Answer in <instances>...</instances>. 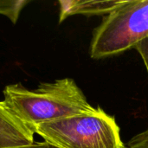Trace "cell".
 Here are the masks:
<instances>
[{
    "instance_id": "9c48e42d",
    "label": "cell",
    "mask_w": 148,
    "mask_h": 148,
    "mask_svg": "<svg viewBox=\"0 0 148 148\" xmlns=\"http://www.w3.org/2000/svg\"><path fill=\"white\" fill-rule=\"evenodd\" d=\"M4 148H60L59 147L49 143L48 141H42V142H36L33 141L30 144L28 145H23V146H17V147H4Z\"/></svg>"
},
{
    "instance_id": "8fae6325",
    "label": "cell",
    "mask_w": 148,
    "mask_h": 148,
    "mask_svg": "<svg viewBox=\"0 0 148 148\" xmlns=\"http://www.w3.org/2000/svg\"><path fill=\"white\" fill-rule=\"evenodd\" d=\"M124 148H127V147H126V146H125V147H124Z\"/></svg>"
},
{
    "instance_id": "30bf717a",
    "label": "cell",
    "mask_w": 148,
    "mask_h": 148,
    "mask_svg": "<svg viewBox=\"0 0 148 148\" xmlns=\"http://www.w3.org/2000/svg\"><path fill=\"white\" fill-rule=\"evenodd\" d=\"M4 147H8L4 143H3L2 141H0V148H4Z\"/></svg>"
},
{
    "instance_id": "7a4b0ae2",
    "label": "cell",
    "mask_w": 148,
    "mask_h": 148,
    "mask_svg": "<svg viewBox=\"0 0 148 148\" xmlns=\"http://www.w3.org/2000/svg\"><path fill=\"white\" fill-rule=\"evenodd\" d=\"M34 134L60 148H124L115 119L97 108L93 114L38 125Z\"/></svg>"
},
{
    "instance_id": "3957f363",
    "label": "cell",
    "mask_w": 148,
    "mask_h": 148,
    "mask_svg": "<svg viewBox=\"0 0 148 148\" xmlns=\"http://www.w3.org/2000/svg\"><path fill=\"white\" fill-rule=\"evenodd\" d=\"M148 38V0H128L111 11L95 29L90 56L103 59L134 48Z\"/></svg>"
},
{
    "instance_id": "52a82bcc",
    "label": "cell",
    "mask_w": 148,
    "mask_h": 148,
    "mask_svg": "<svg viewBox=\"0 0 148 148\" xmlns=\"http://www.w3.org/2000/svg\"><path fill=\"white\" fill-rule=\"evenodd\" d=\"M125 146L127 148H148V129L134 136Z\"/></svg>"
},
{
    "instance_id": "277c9868",
    "label": "cell",
    "mask_w": 148,
    "mask_h": 148,
    "mask_svg": "<svg viewBox=\"0 0 148 148\" xmlns=\"http://www.w3.org/2000/svg\"><path fill=\"white\" fill-rule=\"evenodd\" d=\"M0 141L8 147L23 146L34 141V132L20 121L0 101Z\"/></svg>"
},
{
    "instance_id": "ba28073f",
    "label": "cell",
    "mask_w": 148,
    "mask_h": 148,
    "mask_svg": "<svg viewBox=\"0 0 148 148\" xmlns=\"http://www.w3.org/2000/svg\"><path fill=\"white\" fill-rule=\"evenodd\" d=\"M134 48L136 49L140 57L142 58L148 74V38L139 42Z\"/></svg>"
},
{
    "instance_id": "6da1fadb",
    "label": "cell",
    "mask_w": 148,
    "mask_h": 148,
    "mask_svg": "<svg viewBox=\"0 0 148 148\" xmlns=\"http://www.w3.org/2000/svg\"><path fill=\"white\" fill-rule=\"evenodd\" d=\"M3 95L5 107L32 131L38 125L93 114L97 109L71 78L42 82L36 89H28L21 83L10 84Z\"/></svg>"
},
{
    "instance_id": "8992f818",
    "label": "cell",
    "mask_w": 148,
    "mask_h": 148,
    "mask_svg": "<svg viewBox=\"0 0 148 148\" xmlns=\"http://www.w3.org/2000/svg\"><path fill=\"white\" fill-rule=\"evenodd\" d=\"M27 3L29 1L26 0L0 1V14L8 16L13 23H16L21 10Z\"/></svg>"
},
{
    "instance_id": "5b68a950",
    "label": "cell",
    "mask_w": 148,
    "mask_h": 148,
    "mask_svg": "<svg viewBox=\"0 0 148 148\" xmlns=\"http://www.w3.org/2000/svg\"><path fill=\"white\" fill-rule=\"evenodd\" d=\"M124 0H104V1H82V0H60L59 23L74 15L99 16L108 15L115 8L121 5Z\"/></svg>"
}]
</instances>
